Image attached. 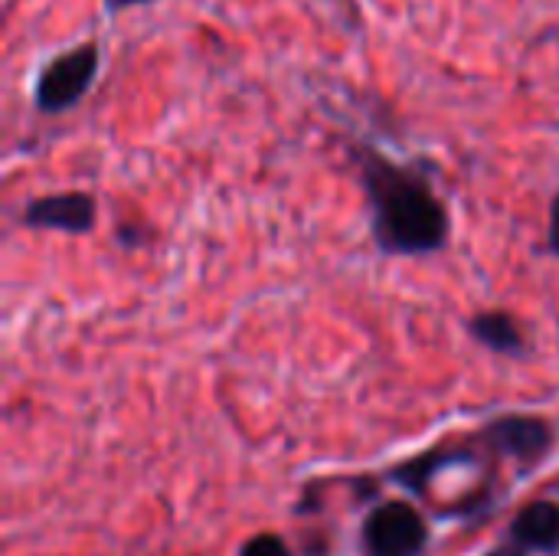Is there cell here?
<instances>
[{"label":"cell","instance_id":"6da1fadb","mask_svg":"<svg viewBox=\"0 0 559 556\" xmlns=\"http://www.w3.org/2000/svg\"><path fill=\"white\" fill-rule=\"evenodd\" d=\"M347 157L367 197L370 239L380 256L426 259L449 249L455 226L449 200L436 190V164L393 161L367 141H350Z\"/></svg>","mask_w":559,"mask_h":556},{"label":"cell","instance_id":"7a4b0ae2","mask_svg":"<svg viewBox=\"0 0 559 556\" xmlns=\"http://www.w3.org/2000/svg\"><path fill=\"white\" fill-rule=\"evenodd\" d=\"M102 72V49L95 39L75 43L49 56L33 79V105L39 115L72 111L95 85Z\"/></svg>","mask_w":559,"mask_h":556},{"label":"cell","instance_id":"3957f363","mask_svg":"<svg viewBox=\"0 0 559 556\" xmlns=\"http://www.w3.org/2000/svg\"><path fill=\"white\" fill-rule=\"evenodd\" d=\"M429 544L423 514L406 501L380 505L364 524V547L370 556H419Z\"/></svg>","mask_w":559,"mask_h":556},{"label":"cell","instance_id":"277c9868","mask_svg":"<svg viewBox=\"0 0 559 556\" xmlns=\"http://www.w3.org/2000/svg\"><path fill=\"white\" fill-rule=\"evenodd\" d=\"M20 226L39 233H66V236H88L98 223V203L88 190H59L43 193L16 213Z\"/></svg>","mask_w":559,"mask_h":556},{"label":"cell","instance_id":"5b68a950","mask_svg":"<svg viewBox=\"0 0 559 556\" xmlns=\"http://www.w3.org/2000/svg\"><path fill=\"white\" fill-rule=\"evenodd\" d=\"M481 439L508 456V459H518L521 465H537L557 442L554 436V426L540 416H527V413H504L498 419H491L485 429H481Z\"/></svg>","mask_w":559,"mask_h":556},{"label":"cell","instance_id":"8992f818","mask_svg":"<svg viewBox=\"0 0 559 556\" xmlns=\"http://www.w3.org/2000/svg\"><path fill=\"white\" fill-rule=\"evenodd\" d=\"M465 331L475 344H481L485 351L498 354V357H511V360H524L531 357V334L521 324L518 315L504 311V308H488V311H475L465 321Z\"/></svg>","mask_w":559,"mask_h":556},{"label":"cell","instance_id":"52a82bcc","mask_svg":"<svg viewBox=\"0 0 559 556\" xmlns=\"http://www.w3.org/2000/svg\"><path fill=\"white\" fill-rule=\"evenodd\" d=\"M468 462H472V452H465V449H429V452H423V456L403 462L400 469H393L390 478H393L400 488L413 492V495H426L429 485H432L442 472H449V469H455V465H468Z\"/></svg>","mask_w":559,"mask_h":556},{"label":"cell","instance_id":"ba28073f","mask_svg":"<svg viewBox=\"0 0 559 556\" xmlns=\"http://www.w3.org/2000/svg\"><path fill=\"white\" fill-rule=\"evenodd\" d=\"M511 541L540 551V554H557L559 551V508L550 501H531L511 524Z\"/></svg>","mask_w":559,"mask_h":556},{"label":"cell","instance_id":"9c48e42d","mask_svg":"<svg viewBox=\"0 0 559 556\" xmlns=\"http://www.w3.org/2000/svg\"><path fill=\"white\" fill-rule=\"evenodd\" d=\"M239 556H292V551L285 547L278 534H255L242 544Z\"/></svg>","mask_w":559,"mask_h":556},{"label":"cell","instance_id":"30bf717a","mask_svg":"<svg viewBox=\"0 0 559 556\" xmlns=\"http://www.w3.org/2000/svg\"><path fill=\"white\" fill-rule=\"evenodd\" d=\"M544 252L559 259V190L550 200V223H547V239H544Z\"/></svg>","mask_w":559,"mask_h":556},{"label":"cell","instance_id":"8fae6325","mask_svg":"<svg viewBox=\"0 0 559 556\" xmlns=\"http://www.w3.org/2000/svg\"><path fill=\"white\" fill-rule=\"evenodd\" d=\"M144 3H151V0H102V7H105V13H108V16H118L121 10L144 7Z\"/></svg>","mask_w":559,"mask_h":556},{"label":"cell","instance_id":"7c38bea8","mask_svg":"<svg viewBox=\"0 0 559 556\" xmlns=\"http://www.w3.org/2000/svg\"><path fill=\"white\" fill-rule=\"evenodd\" d=\"M485 556H527V547H521V544H508V547H498V551H491V554Z\"/></svg>","mask_w":559,"mask_h":556}]
</instances>
